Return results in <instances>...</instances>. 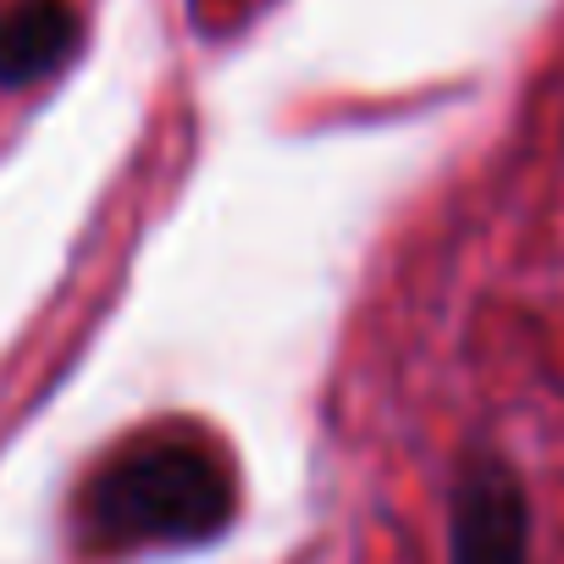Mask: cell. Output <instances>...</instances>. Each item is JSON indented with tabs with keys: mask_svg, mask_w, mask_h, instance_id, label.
Returning a JSON list of instances; mask_svg holds the SVG:
<instances>
[{
	"mask_svg": "<svg viewBox=\"0 0 564 564\" xmlns=\"http://www.w3.org/2000/svg\"><path fill=\"white\" fill-rule=\"evenodd\" d=\"M238 514V481L221 448L199 432H144L122 443L84 492V531L95 547H199Z\"/></svg>",
	"mask_w": 564,
	"mask_h": 564,
	"instance_id": "6da1fadb",
	"label": "cell"
},
{
	"mask_svg": "<svg viewBox=\"0 0 564 564\" xmlns=\"http://www.w3.org/2000/svg\"><path fill=\"white\" fill-rule=\"evenodd\" d=\"M448 564H531V498L509 459L470 454L448 487Z\"/></svg>",
	"mask_w": 564,
	"mask_h": 564,
	"instance_id": "7a4b0ae2",
	"label": "cell"
},
{
	"mask_svg": "<svg viewBox=\"0 0 564 564\" xmlns=\"http://www.w3.org/2000/svg\"><path fill=\"white\" fill-rule=\"evenodd\" d=\"M78 51V18L62 0H23L0 18V84L23 89L51 78Z\"/></svg>",
	"mask_w": 564,
	"mask_h": 564,
	"instance_id": "3957f363",
	"label": "cell"
}]
</instances>
